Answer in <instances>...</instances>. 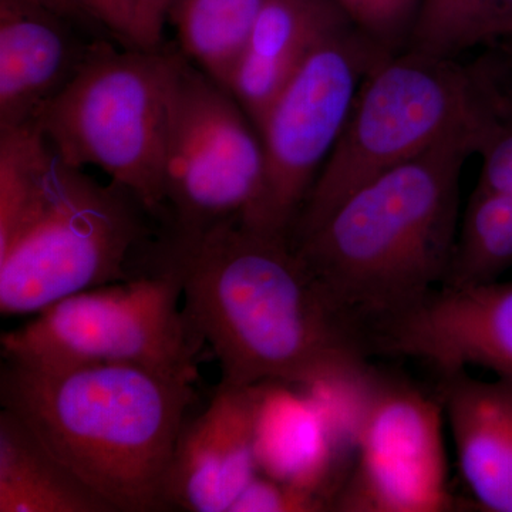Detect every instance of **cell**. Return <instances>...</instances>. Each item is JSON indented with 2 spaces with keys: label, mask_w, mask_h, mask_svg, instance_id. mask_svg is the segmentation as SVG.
<instances>
[{
  "label": "cell",
  "mask_w": 512,
  "mask_h": 512,
  "mask_svg": "<svg viewBox=\"0 0 512 512\" xmlns=\"http://www.w3.org/2000/svg\"><path fill=\"white\" fill-rule=\"evenodd\" d=\"M35 2L49 9L50 12L56 13L60 18L66 19L67 22L73 23L76 28L83 30L89 36L116 42L110 33L90 15L89 10L84 8L82 0H35Z\"/></svg>",
  "instance_id": "27"
},
{
  "label": "cell",
  "mask_w": 512,
  "mask_h": 512,
  "mask_svg": "<svg viewBox=\"0 0 512 512\" xmlns=\"http://www.w3.org/2000/svg\"><path fill=\"white\" fill-rule=\"evenodd\" d=\"M463 126L481 160L477 190L512 194V37L463 63Z\"/></svg>",
  "instance_id": "18"
},
{
  "label": "cell",
  "mask_w": 512,
  "mask_h": 512,
  "mask_svg": "<svg viewBox=\"0 0 512 512\" xmlns=\"http://www.w3.org/2000/svg\"><path fill=\"white\" fill-rule=\"evenodd\" d=\"M443 404L409 384L376 379L356 463L333 504L346 512L450 510Z\"/></svg>",
  "instance_id": "10"
},
{
  "label": "cell",
  "mask_w": 512,
  "mask_h": 512,
  "mask_svg": "<svg viewBox=\"0 0 512 512\" xmlns=\"http://www.w3.org/2000/svg\"><path fill=\"white\" fill-rule=\"evenodd\" d=\"M261 383H220L210 406L185 421L175 447L168 503L188 512H232L261 474L256 456Z\"/></svg>",
  "instance_id": "12"
},
{
  "label": "cell",
  "mask_w": 512,
  "mask_h": 512,
  "mask_svg": "<svg viewBox=\"0 0 512 512\" xmlns=\"http://www.w3.org/2000/svg\"><path fill=\"white\" fill-rule=\"evenodd\" d=\"M0 512H114L16 414L0 413Z\"/></svg>",
  "instance_id": "17"
},
{
  "label": "cell",
  "mask_w": 512,
  "mask_h": 512,
  "mask_svg": "<svg viewBox=\"0 0 512 512\" xmlns=\"http://www.w3.org/2000/svg\"><path fill=\"white\" fill-rule=\"evenodd\" d=\"M443 377L441 404L471 494L485 511L512 512V377Z\"/></svg>",
  "instance_id": "15"
},
{
  "label": "cell",
  "mask_w": 512,
  "mask_h": 512,
  "mask_svg": "<svg viewBox=\"0 0 512 512\" xmlns=\"http://www.w3.org/2000/svg\"><path fill=\"white\" fill-rule=\"evenodd\" d=\"M82 3L120 46L136 47L133 30L138 0H82Z\"/></svg>",
  "instance_id": "25"
},
{
  "label": "cell",
  "mask_w": 512,
  "mask_h": 512,
  "mask_svg": "<svg viewBox=\"0 0 512 512\" xmlns=\"http://www.w3.org/2000/svg\"><path fill=\"white\" fill-rule=\"evenodd\" d=\"M173 50L123 47L101 39L72 82L35 117L63 163L82 170L100 168L133 192L163 229V153Z\"/></svg>",
  "instance_id": "4"
},
{
  "label": "cell",
  "mask_w": 512,
  "mask_h": 512,
  "mask_svg": "<svg viewBox=\"0 0 512 512\" xmlns=\"http://www.w3.org/2000/svg\"><path fill=\"white\" fill-rule=\"evenodd\" d=\"M67 167L35 120L0 127V252L45 212Z\"/></svg>",
  "instance_id": "19"
},
{
  "label": "cell",
  "mask_w": 512,
  "mask_h": 512,
  "mask_svg": "<svg viewBox=\"0 0 512 512\" xmlns=\"http://www.w3.org/2000/svg\"><path fill=\"white\" fill-rule=\"evenodd\" d=\"M99 40L35 0H0V127L35 120Z\"/></svg>",
  "instance_id": "13"
},
{
  "label": "cell",
  "mask_w": 512,
  "mask_h": 512,
  "mask_svg": "<svg viewBox=\"0 0 512 512\" xmlns=\"http://www.w3.org/2000/svg\"><path fill=\"white\" fill-rule=\"evenodd\" d=\"M195 377L133 365L47 369L5 360L0 402L114 512L167 511Z\"/></svg>",
  "instance_id": "3"
},
{
  "label": "cell",
  "mask_w": 512,
  "mask_h": 512,
  "mask_svg": "<svg viewBox=\"0 0 512 512\" xmlns=\"http://www.w3.org/2000/svg\"><path fill=\"white\" fill-rule=\"evenodd\" d=\"M367 340L369 348L419 359L443 376L481 366L512 377V281L440 285Z\"/></svg>",
  "instance_id": "11"
},
{
  "label": "cell",
  "mask_w": 512,
  "mask_h": 512,
  "mask_svg": "<svg viewBox=\"0 0 512 512\" xmlns=\"http://www.w3.org/2000/svg\"><path fill=\"white\" fill-rule=\"evenodd\" d=\"M512 268V194L474 190L458 224L456 247L443 284L495 281Z\"/></svg>",
  "instance_id": "21"
},
{
  "label": "cell",
  "mask_w": 512,
  "mask_h": 512,
  "mask_svg": "<svg viewBox=\"0 0 512 512\" xmlns=\"http://www.w3.org/2000/svg\"><path fill=\"white\" fill-rule=\"evenodd\" d=\"M167 259L180 268L185 315L214 350L221 383L308 387L370 372L365 333L288 235L234 218Z\"/></svg>",
  "instance_id": "1"
},
{
  "label": "cell",
  "mask_w": 512,
  "mask_h": 512,
  "mask_svg": "<svg viewBox=\"0 0 512 512\" xmlns=\"http://www.w3.org/2000/svg\"><path fill=\"white\" fill-rule=\"evenodd\" d=\"M352 25L389 56L409 49L421 0H335Z\"/></svg>",
  "instance_id": "23"
},
{
  "label": "cell",
  "mask_w": 512,
  "mask_h": 512,
  "mask_svg": "<svg viewBox=\"0 0 512 512\" xmlns=\"http://www.w3.org/2000/svg\"><path fill=\"white\" fill-rule=\"evenodd\" d=\"M473 156L464 126L373 178L292 247L343 315L365 333L446 279L460 224V180Z\"/></svg>",
  "instance_id": "2"
},
{
  "label": "cell",
  "mask_w": 512,
  "mask_h": 512,
  "mask_svg": "<svg viewBox=\"0 0 512 512\" xmlns=\"http://www.w3.org/2000/svg\"><path fill=\"white\" fill-rule=\"evenodd\" d=\"M504 37H512V0H421L407 50L457 60Z\"/></svg>",
  "instance_id": "22"
},
{
  "label": "cell",
  "mask_w": 512,
  "mask_h": 512,
  "mask_svg": "<svg viewBox=\"0 0 512 512\" xmlns=\"http://www.w3.org/2000/svg\"><path fill=\"white\" fill-rule=\"evenodd\" d=\"M150 222L124 185L101 184L69 165L45 212L0 252V312L36 315L76 293L147 274L137 262L157 244Z\"/></svg>",
  "instance_id": "5"
},
{
  "label": "cell",
  "mask_w": 512,
  "mask_h": 512,
  "mask_svg": "<svg viewBox=\"0 0 512 512\" xmlns=\"http://www.w3.org/2000/svg\"><path fill=\"white\" fill-rule=\"evenodd\" d=\"M175 0H138L133 42L138 49L156 50L164 46L163 32Z\"/></svg>",
  "instance_id": "26"
},
{
  "label": "cell",
  "mask_w": 512,
  "mask_h": 512,
  "mask_svg": "<svg viewBox=\"0 0 512 512\" xmlns=\"http://www.w3.org/2000/svg\"><path fill=\"white\" fill-rule=\"evenodd\" d=\"M262 0H175L168 22L180 52L214 82L231 89Z\"/></svg>",
  "instance_id": "20"
},
{
  "label": "cell",
  "mask_w": 512,
  "mask_h": 512,
  "mask_svg": "<svg viewBox=\"0 0 512 512\" xmlns=\"http://www.w3.org/2000/svg\"><path fill=\"white\" fill-rule=\"evenodd\" d=\"M463 63L404 50L370 70L342 136L303 202L289 239L357 188L413 160L463 126Z\"/></svg>",
  "instance_id": "8"
},
{
  "label": "cell",
  "mask_w": 512,
  "mask_h": 512,
  "mask_svg": "<svg viewBox=\"0 0 512 512\" xmlns=\"http://www.w3.org/2000/svg\"><path fill=\"white\" fill-rule=\"evenodd\" d=\"M332 510L328 498L264 474L248 485L232 512H319Z\"/></svg>",
  "instance_id": "24"
},
{
  "label": "cell",
  "mask_w": 512,
  "mask_h": 512,
  "mask_svg": "<svg viewBox=\"0 0 512 512\" xmlns=\"http://www.w3.org/2000/svg\"><path fill=\"white\" fill-rule=\"evenodd\" d=\"M183 275L171 262L128 281L76 293L2 336L20 365H133L195 372L202 339L181 308Z\"/></svg>",
  "instance_id": "7"
},
{
  "label": "cell",
  "mask_w": 512,
  "mask_h": 512,
  "mask_svg": "<svg viewBox=\"0 0 512 512\" xmlns=\"http://www.w3.org/2000/svg\"><path fill=\"white\" fill-rule=\"evenodd\" d=\"M291 384L261 383L256 456L264 476L313 491L335 504L345 483L340 473L348 451L333 430L322 404Z\"/></svg>",
  "instance_id": "14"
},
{
  "label": "cell",
  "mask_w": 512,
  "mask_h": 512,
  "mask_svg": "<svg viewBox=\"0 0 512 512\" xmlns=\"http://www.w3.org/2000/svg\"><path fill=\"white\" fill-rule=\"evenodd\" d=\"M386 57L355 26L340 30L313 50L258 127L265 187L255 210L242 221L289 237L342 136L363 80Z\"/></svg>",
  "instance_id": "9"
},
{
  "label": "cell",
  "mask_w": 512,
  "mask_h": 512,
  "mask_svg": "<svg viewBox=\"0 0 512 512\" xmlns=\"http://www.w3.org/2000/svg\"><path fill=\"white\" fill-rule=\"evenodd\" d=\"M265 187L261 136L231 92L173 50L163 153L165 254L255 210Z\"/></svg>",
  "instance_id": "6"
},
{
  "label": "cell",
  "mask_w": 512,
  "mask_h": 512,
  "mask_svg": "<svg viewBox=\"0 0 512 512\" xmlns=\"http://www.w3.org/2000/svg\"><path fill=\"white\" fill-rule=\"evenodd\" d=\"M349 26L352 22L335 0H262L229 89L256 130L313 50Z\"/></svg>",
  "instance_id": "16"
}]
</instances>
